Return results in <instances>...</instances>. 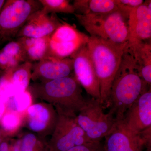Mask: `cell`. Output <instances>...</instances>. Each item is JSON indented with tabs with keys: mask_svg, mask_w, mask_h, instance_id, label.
I'll return each instance as SVG.
<instances>
[{
	"mask_svg": "<svg viewBox=\"0 0 151 151\" xmlns=\"http://www.w3.org/2000/svg\"><path fill=\"white\" fill-rule=\"evenodd\" d=\"M129 12L119 9L103 14H74L90 36L120 45L129 42Z\"/></svg>",
	"mask_w": 151,
	"mask_h": 151,
	"instance_id": "cell-3",
	"label": "cell"
},
{
	"mask_svg": "<svg viewBox=\"0 0 151 151\" xmlns=\"http://www.w3.org/2000/svg\"><path fill=\"white\" fill-rule=\"evenodd\" d=\"M70 58L73 59L75 78L92 98L100 102V84L86 44Z\"/></svg>",
	"mask_w": 151,
	"mask_h": 151,
	"instance_id": "cell-8",
	"label": "cell"
},
{
	"mask_svg": "<svg viewBox=\"0 0 151 151\" xmlns=\"http://www.w3.org/2000/svg\"><path fill=\"white\" fill-rule=\"evenodd\" d=\"M41 90L65 107L72 115L73 111H81L87 103L82 96L81 85L75 76H69L48 81Z\"/></svg>",
	"mask_w": 151,
	"mask_h": 151,
	"instance_id": "cell-6",
	"label": "cell"
},
{
	"mask_svg": "<svg viewBox=\"0 0 151 151\" xmlns=\"http://www.w3.org/2000/svg\"><path fill=\"white\" fill-rule=\"evenodd\" d=\"M9 108L16 109L18 111H22L26 109L31 103V97L26 91L19 92L9 99Z\"/></svg>",
	"mask_w": 151,
	"mask_h": 151,
	"instance_id": "cell-22",
	"label": "cell"
},
{
	"mask_svg": "<svg viewBox=\"0 0 151 151\" xmlns=\"http://www.w3.org/2000/svg\"><path fill=\"white\" fill-rule=\"evenodd\" d=\"M36 142L35 135L29 134L24 138L22 143L21 151H33Z\"/></svg>",
	"mask_w": 151,
	"mask_h": 151,
	"instance_id": "cell-26",
	"label": "cell"
},
{
	"mask_svg": "<svg viewBox=\"0 0 151 151\" xmlns=\"http://www.w3.org/2000/svg\"><path fill=\"white\" fill-rule=\"evenodd\" d=\"M19 123L18 117L13 114H8L2 119V125L5 129L11 131L15 129Z\"/></svg>",
	"mask_w": 151,
	"mask_h": 151,
	"instance_id": "cell-24",
	"label": "cell"
},
{
	"mask_svg": "<svg viewBox=\"0 0 151 151\" xmlns=\"http://www.w3.org/2000/svg\"><path fill=\"white\" fill-rule=\"evenodd\" d=\"M148 151H150V148H148Z\"/></svg>",
	"mask_w": 151,
	"mask_h": 151,
	"instance_id": "cell-31",
	"label": "cell"
},
{
	"mask_svg": "<svg viewBox=\"0 0 151 151\" xmlns=\"http://www.w3.org/2000/svg\"><path fill=\"white\" fill-rule=\"evenodd\" d=\"M8 145L6 142H2L0 144V151H8Z\"/></svg>",
	"mask_w": 151,
	"mask_h": 151,
	"instance_id": "cell-28",
	"label": "cell"
},
{
	"mask_svg": "<svg viewBox=\"0 0 151 151\" xmlns=\"http://www.w3.org/2000/svg\"><path fill=\"white\" fill-rule=\"evenodd\" d=\"M127 46L134 57L141 78L149 86H151V42H128Z\"/></svg>",
	"mask_w": 151,
	"mask_h": 151,
	"instance_id": "cell-15",
	"label": "cell"
},
{
	"mask_svg": "<svg viewBox=\"0 0 151 151\" xmlns=\"http://www.w3.org/2000/svg\"><path fill=\"white\" fill-rule=\"evenodd\" d=\"M150 87L141 78L127 44L112 84L109 98L110 111L116 122L123 119L127 110Z\"/></svg>",
	"mask_w": 151,
	"mask_h": 151,
	"instance_id": "cell-1",
	"label": "cell"
},
{
	"mask_svg": "<svg viewBox=\"0 0 151 151\" xmlns=\"http://www.w3.org/2000/svg\"><path fill=\"white\" fill-rule=\"evenodd\" d=\"M99 100H87L76 117L77 123L90 142H100L113 129L116 120L109 111L105 113Z\"/></svg>",
	"mask_w": 151,
	"mask_h": 151,
	"instance_id": "cell-5",
	"label": "cell"
},
{
	"mask_svg": "<svg viewBox=\"0 0 151 151\" xmlns=\"http://www.w3.org/2000/svg\"><path fill=\"white\" fill-rule=\"evenodd\" d=\"M8 101L7 99L0 96V119L2 118L5 109V105Z\"/></svg>",
	"mask_w": 151,
	"mask_h": 151,
	"instance_id": "cell-27",
	"label": "cell"
},
{
	"mask_svg": "<svg viewBox=\"0 0 151 151\" xmlns=\"http://www.w3.org/2000/svg\"><path fill=\"white\" fill-rule=\"evenodd\" d=\"M1 133L0 132V142H1Z\"/></svg>",
	"mask_w": 151,
	"mask_h": 151,
	"instance_id": "cell-32",
	"label": "cell"
},
{
	"mask_svg": "<svg viewBox=\"0 0 151 151\" xmlns=\"http://www.w3.org/2000/svg\"><path fill=\"white\" fill-rule=\"evenodd\" d=\"M50 36L41 38L24 37L16 39L22 47L26 61L34 63L49 56Z\"/></svg>",
	"mask_w": 151,
	"mask_h": 151,
	"instance_id": "cell-16",
	"label": "cell"
},
{
	"mask_svg": "<svg viewBox=\"0 0 151 151\" xmlns=\"http://www.w3.org/2000/svg\"><path fill=\"white\" fill-rule=\"evenodd\" d=\"M39 10L32 14L17 35L16 38H41L48 36L54 32L63 21L56 14H45Z\"/></svg>",
	"mask_w": 151,
	"mask_h": 151,
	"instance_id": "cell-12",
	"label": "cell"
},
{
	"mask_svg": "<svg viewBox=\"0 0 151 151\" xmlns=\"http://www.w3.org/2000/svg\"><path fill=\"white\" fill-rule=\"evenodd\" d=\"M59 125V135L57 139L58 151H67L70 149L91 142L85 132L77 123L76 118L63 117Z\"/></svg>",
	"mask_w": 151,
	"mask_h": 151,
	"instance_id": "cell-14",
	"label": "cell"
},
{
	"mask_svg": "<svg viewBox=\"0 0 151 151\" xmlns=\"http://www.w3.org/2000/svg\"><path fill=\"white\" fill-rule=\"evenodd\" d=\"M1 50L19 64L26 62V58L21 43L14 39L8 42Z\"/></svg>",
	"mask_w": 151,
	"mask_h": 151,
	"instance_id": "cell-21",
	"label": "cell"
},
{
	"mask_svg": "<svg viewBox=\"0 0 151 151\" xmlns=\"http://www.w3.org/2000/svg\"><path fill=\"white\" fill-rule=\"evenodd\" d=\"M42 8L41 13L45 14L57 13L75 14V10L70 1L68 0H39Z\"/></svg>",
	"mask_w": 151,
	"mask_h": 151,
	"instance_id": "cell-19",
	"label": "cell"
},
{
	"mask_svg": "<svg viewBox=\"0 0 151 151\" xmlns=\"http://www.w3.org/2000/svg\"><path fill=\"white\" fill-rule=\"evenodd\" d=\"M1 71V70H0V71Z\"/></svg>",
	"mask_w": 151,
	"mask_h": 151,
	"instance_id": "cell-33",
	"label": "cell"
},
{
	"mask_svg": "<svg viewBox=\"0 0 151 151\" xmlns=\"http://www.w3.org/2000/svg\"><path fill=\"white\" fill-rule=\"evenodd\" d=\"M21 151V143L19 141L17 142V143L14 146L13 148L12 149L11 151Z\"/></svg>",
	"mask_w": 151,
	"mask_h": 151,
	"instance_id": "cell-29",
	"label": "cell"
},
{
	"mask_svg": "<svg viewBox=\"0 0 151 151\" xmlns=\"http://www.w3.org/2000/svg\"><path fill=\"white\" fill-rule=\"evenodd\" d=\"M5 2V1H4V0H0V12H1L2 9L4 5V4Z\"/></svg>",
	"mask_w": 151,
	"mask_h": 151,
	"instance_id": "cell-30",
	"label": "cell"
},
{
	"mask_svg": "<svg viewBox=\"0 0 151 151\" xmlns=\"http://www.w3.org/2000/svg\"><path fill=\"white\" fill-rule=\"evenodd\" d=\"M128 42H147L151 37V1H146L130 11Z\"/></svg>",
	"mask_w": 151,
	"mask_h": 151,
	"instance_id": "cell-11",
	"label": "cell"
},
{
	"mask_svg": "<svg viewBox=\"0 0 151 151\" xmlns=\"http://www.w3.org/2000/svg\"><path fill=\"white\" fill-rule=\"evenodd\" d=\"M105 138V151H143L146 147L140 136L131 132L122 120L116 122Z\"/></svg>",
	"mask_w": 151,
	"mask_h": 151,
	"instance_id": "cell-10",
	"label": "cell"
},
{
	"mask_svg": "<svg viewBox=\"0 0 151 151\" xmlns=\"http://www.w3.org/2000/svg\"><path fill=\"white\" fill-rule=\"evenodd\" d=\"M73 64L71 58L58 59L47 57L32 63L33 76L50 81L69 76L73 71Z\"/></svg>",
	"mask_w": 151,
	"mask_h": 151,
	"instance_id": "cell-13",
	"label": "cell"
},
{
	"mask_svg": "<svg viewBox=\"0 0 151 151\" xmlns=\"http://www.w3.org/2000/svg\"><path fill=\"white\" fill-rule=\"evenodd\" d=\"M28 111L30 118V128L37 132L43 130L49 118L47 110L42 105L37 104L29 107Z\"/></svg>",
	"mask_w": 151,
	"mask_h": 151,
	"instance_id": "cell-20",
	"label": "cell"
},
{
	"mask_svg": "<svg viewBox=\"0 0 151 151\" xmlns=\"http://www.w3.org/2000/svg\"><path fill=\"white\" fill-rule=\"evenodd\" d=\"M32 64L31 63L26 61L5 71L17 93L25 91L28 86Z\"/></svg>",
	"mask_w": 151,
	"mask_h": 151,
	"instance_id": "cell-18",
	"label": "cell"
},
{
	"mask_svg": "<svg viewBox=\"0 0 151 151\" xmlns=\"http://www.w3.org/2000/svg\"><path fill=\"white\" fill-rule=\"evenodd\" d=\"M42 8L36 0L6 1L0 12V45L15 39L29 18Z\"/></svg>",
	"mask_w": 151,
	"mask_h": 151,
	"instance_id": "cell-4",
	"label": "cell"
},
{
	"mask_svg": "<svg viewBox=\"0 0 151 151\" xmlns=\"http://www.w3.org/2000/svg\"><path fill=\"white\" fill-rule=\"evenodd\" d=\"M67 151H105L104 144L100 142H91L76 146Z\"/></svg>",
	"mask_w": 151,
	"mask_h": 151,
	"instance_id": "cell-23",
	"label": "cell"
},
{
	"mask_svg": "<svg viewBox=\"0 0 151 151\" xmlns=\"http://www.w3.org/2000/svg\"><path fill=\"white\" fill-rule=\"evenodd\" d=\"M119 8L129 12L132 9L138 7L144 3L142 0H117Z\"/></svg>",
	"mask_w": 151,
	"mask_h": 151,
	"instance_id": "cell-25",
	"label": "cell"
},
{
	"mask_svg": "<svg viewBox=\"0 0 151 151\" xmlns=\"http://www.w3.org/2000/svg\"><path fill=\"white\" fill-rule=\"evenodd\" d=\"M122 121L131 132L139 136L151 130V87L143 92L127 110Z\"/></svg>",
	"mask_w": 151,
	"mask_h": 151,
	"instance_id": "cell-9",
	"label": "cell"
},
{
	"mask_svg": "<svg viewBox=\"0 0 151 151\" xmlns=\"http://www.w3.org/2000/svg\"><path fill=\"white\" fill-rule=\"evenodd\" d=\"M72 4L78 14H103L120 9L117 0H76Z\"/></svg>",
	"mask_w": 151,
	"mask_h": 151,
	"instance_id": "cell-17",
	"label": "cell"
},
{
	"mask_svg": "<svg viewBox=\"0 0 151 151\" xmlns=\"http://www.w3.org/2000/svg\"><path fill=\"white\" fill-rule=\"evenodd\" d=\"M89 37L79 31L75 26L62 21L50 36L48 57L58 59L70 58L86 44Z\"/></svg>",
	"mask_w": 151,
	"mask_h": 151,
	"instance_id": "cell-7",
	"label": "cell"
},
{
	"mask_svg": "<svg viewBox=\"0 0 151 151\" xmlns=\"http://www.w3.org/2000/svg\"><path fill=\"white\" fill-rule=\"evenodd\" d=\"M127 43L114 44L91 36L86 43L100 84V103L103 108L110 106L111 87Z\"/></svg>",
	"mask_w": 151,
	"mask_h": 151,
	"instance_id": "cell-2",
	"label": "cell"
}]
</instances>
